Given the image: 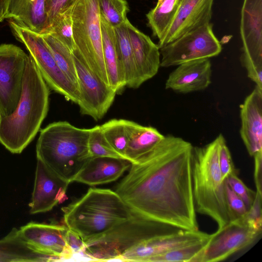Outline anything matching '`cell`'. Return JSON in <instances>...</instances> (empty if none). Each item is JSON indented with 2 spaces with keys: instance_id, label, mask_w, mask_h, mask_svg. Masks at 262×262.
<instances>
[{
  "instance_id": "4fadbf2b",
  "label": "cell",
  "mask_w": 262,
  "mask_h": 262,
  "mask_svg": "<svg viewBox=\"0 0 262 262\" xmlns=\"http://www.w3.org/2000/svg\"><path fill=\"white\" fill-rule=\"evenodd\" d=\"M76 66L80 97L77 103L80 112L97 121L101 119L112 104L116 92L86 64L75 48L72 51Z\"/></svg>"
},
{
  "instance_id": "277c9868",
  "label": "cell",
  "mask_w": 262,
  "mask_h": 262,
  "mask_svg": "<svg viewBox=\"0 0 262 262\" xmlns=\"http://www.w3.org/2000/svg\"><path fill=\"white\" fill-rule=\"evenodd\" d=\"M90 128L77 127L67 121L48 125L40 131L37 159L69 183L91 158L88 147Z\"/></svg>"
},
{
  "instance_id": "7402d4cb",
  "label": "cell",
  "mask_w": 262,
  "mask_h": 262,
  "mask_svg": "<svg viewBox=\"0 0 262 262\" xmlns=\"http://www.w3.org/2000/svg\"><path fill=\"white\" fill-rule=\"evenodd\" d=\"M46 0H8L5 18L40 35L49 28L45 13Z\"/></svg>"
},
{
  "instance_id": "ab89813d",
  "label": "cell",
  "mask_w": 262,
  "mask_h": 262,
  "mask_svg": "<svg viewBox=\"0 0 262 262\" xmlns=\"http://www.w3.org/2000/svg\"><path fill=\"white\" fill-rule=\"evenodd\" d=\"M254 181L256 187V191L262 194L261 190V165L262 151L257 152L254 156Z\"/></svg>"
},
{
  "instance_id": "8992f818",
  "label": "cell",
  "mask_w": 262,
  "mask_h": 262,
  "mask_svg": "<svg viewBox=\"0 0 262 262\" xmlns=\"http://www.w3.org/2000/svg\"><path fill=\"white\" fill-rule=\"evenodd\" d=\"M180 230H182L133 211L127 220L84 243L82 253L94 260H118L126 251L144 241Z\"/></svg>"
},
{
  "instance_id": "d4e9b609",
  "label": "cell",
  "mask_w": 262,
  "mask_h": 262,
  "mask_svg": "<svg viewBox=\"0 0 262 262\" xmlns=\"http://www.w3.org/2000/svg\"><path fill=\"white\" fill-rule=\"evenodd\" d=\"M53 261L57 260L28 247L20 237L18 229L15 228L0 239V262Z\"/></svg>"
},
{
  "instance_id": "8d00e7d4",
  "label": "cell",
  "mask_w": 262,
  "mask_h": 262,
  "mask_svg": "<svg viewBox=\"0 0 262 262\" xmlns=\"http://www.w3.org/2000/svg\"><path fill=\"white\" fill-rule=\"evenodd\" d=\"M226 193L228 205L234 219L244 216L248 211L244 202L231 189L226 181Z\"/></svg>"
},
{
  "instance_id": "60d3db41",
  "label": "cell",
  "mask_w": 262,
  "mask_h": 262,
  "mask_svg": "<svg viewBox=\"0 0 262 262\" xmlns=\"http://www.w3.org/2000/svg\"><path fill=\"white\" fill-rule=\"evenodd\" d=\"M8 0H0V22L5 19Z\"/></svg>"
},
{
  "instance_id": "6da1fadb",
  "label": "cell",
  "mask_w": 262,
  "mask_h": 262,
  "mask_svg": "<svg viewBox=\"0 0 262 262\" xmlns=\"http://www.w3.org/2000/svg\"><path fill=\"white\" fill-rule=\"evenodd\" d=\"M193 146L167 135L131 163L115 191L133 211L179 229L199 230L192 191Z\"/></svg>"
},
{
  "instance_id": "ba28073f",
  "label": "cell",
  "mask_w": 262,
  "mask_h": 262,
  "mask_svg": "<svg viewBox=\"0 0 262 262\" xmlns=\"http://www.w3.org/2000/svg\"><path fill=\"white\" fill-rule=\"evenodd\" d=\"M9 24L15 37L26 46L49 89L77 104L79 88L59 68L42 35L22 28L12 20Z\"/></svg>"
},
{
  "instance_id": "f546056e",
  "label": "cell",
  "mask_w": 262,
  "mask_h": 262,
  "mask_svg": "<svg viewBox=\"0 0 262 262\" xmlns=\"http://www.w3.org/2000/svg\"><path fill=\"white\" fill-rule=\"evenodd\" d=\"M103 134L112 147L124 159L128 142L124 119H113L100 125Z\"/></svg>"
},
{
  "instance_id": "836d02e7",
  "label": "cell",
  "mask_w": 262,
  "mask_h": 262,
  "mask_svg": "<svg viewBox=\"0 0 262 262\" xmlns=\"http://www.w3.org/2000/svg\"><path fill=\"white\" fill-rule=\"evenodd\" d=\"M78 0H46L45 10L49 32L51 26L60 14L72 8Z\"/></svg>"
},
{
  "instance_id": "cb8c5ba5",
  "label": "cell",
  "mask_w": 262,
  "mask_h": 262,
  "mask_svg": "<svg viewBox=\"0 0 262 262\" xmlns=\"http://www.w3.org/2000/svg\"><path fill=\"white\" fill-rule=\"evenodd\" d=\"M128 142L124 157L130 163L148 151L164 137L156 128L124 119Z\"/></svg>"
},
{
  "instance_id": "d590c367",
  "label": "cell",
  "mask_w": 262,
  "mask_h": 262,
  "mask_svg": "<svg viewBox=\"0 0 262 262\" xmlns=\"http://www.w3.org/2000/svg\"><path fill=\"white\" fill-rule=\"evenodd\" d=\"M219 163L221 174L223 180L231 174L237 173L234 166L229 149L227 146L226 140L223 135L221 136L219 152Z\"/></svg>"
},
{
  "instance_id": "b9f144b4",
  "label": "cell",
  "mask_w": 262,
  "mask_h": 262,
  "mask_svg": "<svg viewBox=\"0 0 262 262\" xmlns=\"http://www.w3.org/2000/svg\"><path fill=\"white\" fill-rule=\"evenodd\" d=\"M164 1V0H158V2L157 3V5H159L160 4H161Z\"/></svg>"
},
{
  "instance_id": "4316f807",
  "label": "cell",
  "mask_w": 262,
  "mask_h": 262,
  "mask_svg": "<svg viewBox=\"0 0 262 262\" xmlns=\"http://www.w3.org/2000/svg\"><path fill=\"white\" fill-rule=\"evenodd\" d=\"M180 0H164L146 14L148 24L159 40L164 37L178 10Z\"/></svg>"
},
{
  "instance_id": "2e32d148",
  "label": "cell",
  "mask_w": 262,
  "mask_h": 262,
  "mask_svg": "<svg viewBox=\"0 0 262 262\" xmlns=\"http://www.w3.org/2000/svg\"><path fill=\"white\" fill-rule=\"evenodd\" d=\"M210 234L198 231L180 230L158 236L140 243L129 249L118 260L146 262L150 257L208 237Z\"/></svg>"
},
{
  "instance_id": "44dd1931",
  "label": "cell",
  "mask_w": 262,
  "mask_h": 262,
  "mask_svg": "<svg viewBox=\"0 0 262 262\" xmlns=\"http://www.w3.org/2000/svg\"><path fill=\"white\" fill-rule=\"evenodd\" d=\"M127 160L111 157L91 158L75 177L73 182L96 186L114 182L128 169Z\"/></svg>"
},
{
  "instance_id": "30bf717a",
  "label": "cell",
  "mask_w": 262,
  "mask_h": 262,
  "mask_svg": "<svg viewBox=\"0 0 262 262\" xmlns=\"http://www.w3.org/2000/svg\"><path fill=\"white\" fill-rule=\"evenodd\" d=\"M240 34L241 63L248 77L262 89V0H244Z\"/></svg>"
},
{
  "instance_id": "f1b7e54d",
  "label": "cell",
  "mask_w": 262,
  "mask_h": 262,
  "mask_svg": "<svg viewBox=\"0 0 262 262\" xmlns=\"http://www.w3.org/2000/svg\"><path fill=\"white\" fill-rule=\"evenodd\" d=\"M210 236L198 242L182 246L149 258L146 262H193L207 244Z\"/></svg>"
},
{
  "instance_id": "52a82bcc",
  "label": "cell",
  "mask_w": 262,
  "mask_h": 262,
  "mask_svg": "<svg viewBox=\"0 0 262 262\" xmlns=\"http://www.w3.org/2000/svg\"><path fill=\"white\" fill-rule=\"evenodd\" d=\"M73 39L90 70L108 85L97 0H78L72 10Z\"/></svg>"
},
{
  "instance_id": "9a60e30c",
  "label": "cell",
  "mask_w": 262,
  "mask_h": 262,
  "mask_svg": "<svg viewBox=\"0 0 262 262\" xmlns=\"http://www.w3.org/2000/svg\"><path fill=\"white\" fill-rule=\"evenodd\" d=\"M69 183L37 159L34 185L29 205L30 213L35 214L52 210L63 201Z\"/></svg>"
},
{
  "instance_id": "3957f363",
  "label": "cell",
  "mask_w": 262,
  "mask_h": 262,
  "mask_svg": "<svg viewBox=\"0 0 262 262\" xmlns=\"http://www.w3.org/2000/svg\"><path fill=\"white\" fill-rule=\"evenodd\" d=\"M62 210L67 227L84 243L102 235L133 214L115 191L96 188H90Z\"/></svg>"
},
{
  "instance_id": "9c48e42d",
  "label": "cell",
  "mask_w": 262,
  "mask_h": 262,
  "mask_svg": "<svg viewBox=\"0 0 262 262\" xmlns=\"http://www.w3.org/2000/svg\"><path fill=\"white\" fill-rule=\"evenodd\" d=\"M222 51L221 42L210 23L183 34L160 48L161 67L177 66L193 60L210 58Z\"/></svg>"
},
{
  "instance_id": "1f68e13d",
  "label": "cell",
  "mask_w": 262,
  "mask_h": 262,
  "mask_svg": "<svg viewBox=\"0 0 262 262\" xmlns=\"http://www.w3.org/2000/svg\"><path fill=\"white\" fill-rule=\"evenodd\" d=\"M72 8L56 18L49 33L72 52L75 49L72 28Z\"/></svg>"
},
{
  "instance_id": "d6986e66",
  "label": "cell",
  "mask_w": 262,
  "mask_h": 262,
  "mask_svg": "<svg viewBox=\"0 0 262 262\" xmlns=\"http://www.w3.org/2000/svg\"><path fill=\"white\" fill-rule=\"evenodd\" d=\"M171 72L165 89L186 94L204 90L211 83L212 68L209 58L182 63Z\"/></svg>"
},
{
  "instance_id": "5bb4252c",
  "label": "cell",
  "mask_w": 262,
  "mask_h": 262,
  "mask_svg": "<svg viewBox=\"0 0 262 262\" xmlns=\"http://www.w3.org/2000/svg\"><path fill=\"white\" fill-rule=\"evenodd\" d=\"M68 229L64 225L30 222L21 226L18 232L30 248L58 261L71 258L74 254L67 242Z\"/></svg>"
},
{
  "instance_id": "e0dca14e",
  "label": "cell",
  "mask_w": 262,
  "mask_h": 262,
  "mask_svg": "<svg viewBox=\"0 0 262 262\" xmlns=\"http://www.w3.org/2000/svg\"><path fill=\"white\" fill-rule=\"evenodd\" d=\"M214 0H180L178 10L164 37L159 40V49L185 33L210 23Z\"/></svg>"
},
{
  "instance_id": "e575fe53",
  "label": "cell",
  "mask_w": 262,
  "mask_h": 262,
  "mask_svg": "<svg viewBox=\"0 0 262 262\" xmlns=\"http://www.w3.org/2000/svg\"><path fill=\"white\" fill-rule=\"evenodd\" d=\"M226 181L231 189L243 200L248 210L254 200L256 192L244 183L238 177L237 173L231 174Z\"/></svg>"
},
{
  "instance_id": "603a6c76",
  "label": "cell",
  "mask_w": 262,
  "mask_h": 262,
  "mask_svg": "<svg viewBox=\"0 0 262 262\" xmlns=\"http://www.w3.org/2000/svg\"><path fill=\"white\" fill-rule=\"evenodd\" d=\"M103 57L108 85L120 94L126 86L122 67L118 57L114 29L100 17Z\"/></svg>"
},
{
  "instance_id": "8fae6325",
  "label": "cell",
  "mask_w": 262,
  "mask_h": 262,
  "mask_svg": "<svg viewBox=\"0 0 262 262\" xmlns=\"http://www.w3.org/2000/svg\"><path fill=\"white\" fill-rule=\"evenodd\" d=\"M247 221L245 215L236 219L210 234L209 241L193 262H216L252 245L261 235Z\"/></svg>"
},
{
  "instance_id": "f35d334b",
  "label": "cell",
  "mask_w": 262,
  "mask_h": 262,
  "mask_svg": "<svg viewBox=\"0 0 262 262\" xmlns=\"http://www.w3.org/2000/svg\"><path fill=\"white\" fill-rule=\"evenodd\" d=\"M67 238L68 244L74 254L82 253L84 248V244L78 235L68 229L67 233Z\"/></svg>"
},
{
  "instance_id": "7a4b0ae2",
  "label": "cell",
  "mask_w": 262,
  "mask_h": 262,
  "mask_svg": "<svg viewBox=\"0 0 262 262\" xmlns=\"http://www.w3.org/2000/svg\"><path fill=\"white\" fill-rule=\"evenodd\" d=\"M50 89L32 57L25 69L21 97L15 111L0 118V143L12 154H20L32 142L47 116Z\"/></svg>"
},
{
  "instance_id": "7c38bea8",
  "label": "cell",
  "mask_w": 262,
  "mask_h": 262,
  "mask_svg": "<svg viewBox=\"0 0 262 262\" xmlns=\"http://www.w3.org/2000/svg\"><path fill=\"white\" fill-rule=\"evenodd\" d=\"M29 58L14 45H0V118L11 115L18 105Z\"/></svg>"
},
{
  "instance_id": "5b68a950",
  "label": "cell",
  "mask_w": 262,
  "mask_h": 262,
  "mask_svg": "<svg viewBox=\"0 0 262 262\" xmlns=\"http://www.w3.org/2000/svg\"><path fill=\"white\" fill-rule=\"evenodd\" d=\"M220 134L202 147H194L192 155V191L196 212L209 216L221 228L235 220L229 208L219 163Z\"/></svg>"
},
{
  "instance_id": "83f0119b",
  "label": "cell",
  "mask_w": 262,
  "mask_h": 262,
  "mask_svg": "<svg viewBox=\"0 0 262 262\" xmlns=\"http://www.w3.org/2000/svg\"><path fill=\"white\" fill-rule=\"evenodd\" d=\"M42 36L59 68L78 87L72 52L50 34H46L42 35Z\"/></svg>"
},
{
  "instance_id": "4dcf8cb0",
  "label": "cell",
  "mask_w": 262,
  "mask_h": 262,
  "mask_svg": "<svg viewBox=\"0 0 262 262\" xmlns=\"http://www.w3.org/2000/svg\"><path fill=\"white\" fill-rule=\"evenodd\" d=\"M100 16L113 28L124 24L129 11L126 0H97Z\"/></svg>"
},
{
  "instance_id": "74e56055",
  "label": "cell",
  "mask_w": 262,
  "mask_h": 262,
  "mask_svg": "<svg viewBox=\"0 0 262 262\" xmlns=\"http://www.w3.org/2000/svg\"><path fill=\"white\" fill-rule=\"evenodd\" d=\"M261 196L262 194L256 191L254 200L245 215L248 223L258 230H262Z\"/></svg>"
},
{
  "instance_id": "ac0fdd59",
  "label": "cell",
  "mask_w": 262,
  "mask_h": 262,
  "mask_svg": "<svg viewBox=\"0 0 262 262\" xmlns=\"http://www.w3.org/2000/svg\"><path fill=\"white\" fill-rule=\"evenodd\" d=\"M241 137L250 156L262 151V89L255 86L240 105Z\"/></svg>"
},
{
  "instance_id": "ffe728a7",
  "label": "cell",
  "mask_w": 262,
  "mask_h": 262,
  "mask_svg": "<svg viewBox=\"0 0 262 262\" xmlns=\"http://www.w3.org/2000/svg\"><path fill=\"white\" fill-rule=\"evenodd\" d=\"M126 24L136 67L142 84L155 76L161 67L160 49L148 36L139 31L128 19Z\"/></svg>"
},
{
  "instance_id": "d6a6232c",
  "label": "cell",
  "mask_w": 262,
  "mask_h": 262,
  "mask_svg": "<svg viewBox=\"0 0 262 262\" xmlns=\"http://www.w3.org/2000/svg\"><path fill=\"white\" fill-rule=\"evenodd\" d=\"M88 147L91 158L102 157L124 159L106 140L100 125L90 128Z\"/></svg>"
},
{
  "instance_id": "484cf974",
  "label": "cell",
  "mask_w": 262,
  "mask_h": 262,
  "mask_svg": "<svg viewBox=\"0 0 262 262\" xmlns=\"http://www.w3.org/2000/svg\"><path fill=\"white\" fill-rule=\"evenodd\" d=\"M127 20L124 24L114 28L116 43L126 86L137 89L142 83L136 65L126 24Z\"/></svg>"
}]
</instances>
